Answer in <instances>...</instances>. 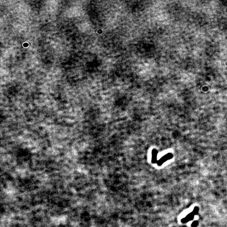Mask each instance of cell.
Segmentation results:
<instances>
[{
	"label": "cell",
	"mask_w": 227,
	"mask_h": 227,
	"mask_svg": "<svg viewBox=\"0 0 227 227\" xmlns=\"http://www.w3.org/2000/svg\"><path fill=\"white\" fill-rule=\"evenodd\" d=\"M173 157V155L171 153H168L166 155H165V156H164L163 157H162L157 162V165L159 166H161L164 162H165L166 161H167L168 160H169L170 159H171Z\"/></svg>",
	"instance_id": "obj_1"
},
{
	"label": "cell",
	"mask_w": 227,
	"mask_h": 227,
	"mask_svg": "<svg viewBox=\"0 0 227 227\" xmlns=\"http://www.w3.org/2000/svg\"><path fill=\"white\" fill-rule=\"evenodd\" d=\"M157 154L158 151L156 149H154L152 150V158H151V162L152 164H156L157 162Z\"/></svg>",
	"instance_id": "obj_2"
}]
</instances>
